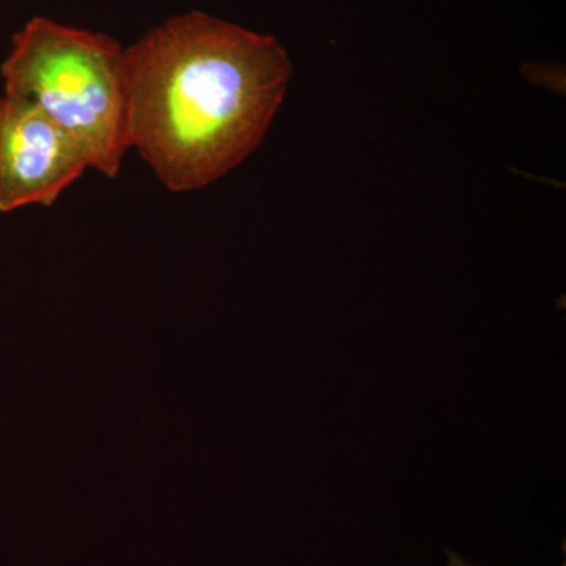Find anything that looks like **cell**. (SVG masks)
<instances>
[{"label":"cell","instance_id":"3957f363","mask_svg":"<svg viewBox=\"0 0 566 566\" xmlns=\"http://www.w3.org/2000/svg\"><path fill=\"white\" fill-rule=\"evenodd\" d=\"M91 159L80 140L22 96H0V212L52 207Z\"/></svg>","mask_w":566,"mask_h":566},{"label":"cell","instance_id":"7a4b0ae2","mask_svg":"<svg viewBox=\"0 0 566 566\" xmlns=\"http://www.w3.org/2000/svg\"><path fill=\"white\" fill-rule=\"evenodd\" d=\"M6 93L31 99L73 134L107 178L120 174L126 139L125 48L106 33L36 17L11 39Z\"/></svg>","mask_w":566,"mask_h":566},{"label":"cell","instance_id":"277c9868","mask_svg":"<svg viewBox=\"0 0 566 566\" xmlns=\"http://www.w3.org/2000/svg\"><path fill=\"white\" fill-rule=\"evenodd\" d=\"M446 554L447 560H449V566H480L471 564V562L464 560V558L461 557L460 554L453 553V551H447Z\"/></svg>","mask_w":566,"mask_h":566},{"label":"cell","instance_id":"6da1fadb","mask_svg":"<svg viewBox=\"0 0 566 566\" xmlns=\"http://www.w3.org/2000/svg\"><path fill=\"white\" fill-rule=\"evenodd\" d=\"M292 76L274 36L175 14L125 48L128 148L167 191L207 188L260 147Z\"/></svg>","mask_w":566,"mask_h":566}]
</instances>
